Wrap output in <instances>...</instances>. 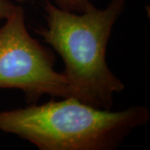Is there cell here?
<instances>
[{"mask_svg": "<svg viewBox=\"0 0 150 150\" xmlns=\"http://www.w3.org/2000/svg\"><path fill=\"white\" fill-rule=\"evenodd\" d=\"M0 28V88L20 89L29 103L41 96L71 97L64 74L54 69V55L28 33L24 12L17 6Z\"/></svg>", "mask_w": 150, "mask_h": 150, "instance_id": "obj_3", "label": "cell"}, {"mask_svg": "<svg viewBox=\"0 0 150 150\" xmlns=\"http://www.w3.org/2000/svg\"><path fill=\"white\" fill-rule=\"evenodd\" d=\"M124 4L112 0L104 9L93 5L79 13L44 3L47 28L37 32L64 60L71 97L93 107L110 109L113 94L124 89L106 62L108 42Z\"/></svg>", "mask_w": 150, "mask_h": 150, "instance_id": "obj_1", "label": "cell"}, {"mask_svg": "<svg viewBox=\"0 0 150 150\" xmlns=\"http://www.w3.org/2000/svg\"><path fill=\"white\" fill-rule=\"evenodd\" d=\"M18 3H25L28 0H15ZM58 8L74 13H83L93 6L89 0H53Z\"/></svg>", "mask_w": 150, "mask_h": 150, "instance_id": "obj_4", "label": "cell"}, {"mask_svg": "<svg viewBox=\"0 0 150 150\" xmlns=\"http://www.w3.org/2000/svg\"><path fill=\"white\" fill-rule=\"evenodd\" d=\"M17 6L9 0H0V19L8 18L15 11Z\"/></svg>", "mask_w": 150, "mask_h": 150, "instance_id": "obj_5", "label": "cell"}, {"mask_svg": "<svg viewBox=\"0 0 150 150\" xmlns=\"http://www.w3.org/2000/svg\"><path fill=\"white\" fill-rule=\"evenodd\" d=\"M149 118V110L144 106L112 112L68 97L0 112V130L41 150H110Z\"/></svg>", "mask_w": 150, "mask_h": 150, "instance_id": "obj_2", "label": "cell"}]
</instances>
